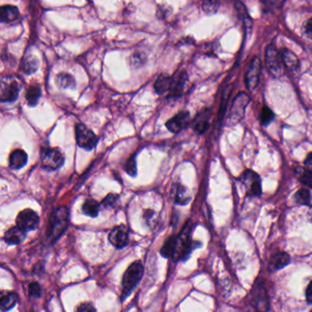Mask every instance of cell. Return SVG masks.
<instances>
[{"mask_svg": "<svg viewBox=\"0 0 312 312\" xmlns=\"http://www.w3.org/2000/svg\"><path fill=\"white\" fill-rule=\"evenodd\" d=\"M69 225V211L66 207L57 208L49 217L46 238L49 243L57 241Z\"/></svg>", "mask_w": 312, "mask_h": 312, "instance_id": "cell-1", "label": "cell"}, {"mask_svg": "<svg viewBox=\"0 0 312 312\" xmlns=\"http://www.w3.org/2000/svg\"><path fill=\"white\" fill-rule=\"evenodd\" d=\"M144 268L140 261H135L126 269L122 280V301L126 300L131 294L132 291L142 280Z\"/></svg>", "mask_w": 312, "mask_h": 312, "instance_id": "cell-2", "label": "cell"}, {"mask_svg": "<svg viewBox=\"0 0 312 312\" xmlns=\"http://www.w3.org/2000/svg\"><path fill=\"white\" fill-rule=\"evenodd\" d=\"M266 58V64L270 71V73L275 77H280L284 72V63L282 60L281 53L276 48L273 44H270L267 49L265 53Z\"/></svg>", "mask_w": 312, "mask_h": 312, "instance_id": "cell-3", "label": "cell"}, {"mask_svg": "<svg viewBox=\"0 0 312 312\" xmlns=\"http://www.w3.org/2000/svg\"><path fill=\"white\" fill-rule=\"evenodd\" d=\"M192 224H186L181 234L177 236L176 250L172 258L175 259H184L191 253L192 242L191 240Z\"/></svg>", "mask_w": 312, "mask_h": 312, "instance_id": "cell-4", "label": "cell"}, {"mask_svg": "<svg viewBox=\"0 0 312 312\" xmlns=\"http://www.w3.org/2000/svg\"><path fill=\"white\" fill-rule=\"evenodd\" d=\"M75 136L78 146L87 151L93 150L98 141L96 135L82 123H79L75 126Z\"/></svg>", "mask_w": 312, "mask_h": 312, "instance_id": "cell-5", "label": "cell"}, {"mask_svg": "<svg viewBox=\"0 0 312 312\" xmlns=\"http://www.w3.org/2000/svg\"><path fill=\"white\" fill-rule=\"evenodd\" d=\"M40 159L42 167L47 170H57L64 162V158L58 148H41Z\"/></svg>", "mask_w": 312, "mask_h": 312, "instance_id": "cell-6", "label": "cell"}, {"mask_svg": "<svg viewBox=\"0 0 312 312\" xmlns=\"http://www.w3.org/2000/svg\"><path fill=\"white\" fill-rule=\"evenodd\" d=\"M250 103V97L247 93L242 92L237 94L233 101L228 120L232 125L239 123L244 118L247 105Z\"/></svg>", "mask_w": 312, "mask_h": 312, "instance_id": "cell-7", "label": "cell"}, {"mask_svg": "<svg viewBox=\"0 0 312 312\" xmlns=\"http://www.w3.org/2000/svg\"><path fill=\"white\" fill-rule=\"evenodd\" d=\"M239 181H241L244 187L246 188V192L248 196L258 197L261 195V179L255 171L251 170H246L239 178Z\"/></svg>", "mask_w": 312, "mask_h": 312, "instance_id": "cell-8", "label": "cell"}, {"mask_svg": "<svg viewBox=\"0 0 312 312\" xmlns=\"http://www.w3.org/2000/svg\"><path fill=\"white\" fill-rule=\"evenodd\" d=\"M19 83L13 77H5L1 81L0 99L1 102H14L19 93Z\"/></svg>", "mask_w": 312, "mask_h": 312, "instance_id": "cell-9", "label": "cell"}, {"mask_svg": "<svg viewBox=\"0 0 312 312\" xmlns=\"http://www.w3.org/2000/svg\"><path fill=\"white\" fill-rule=\"evenodd\" d=\"M16 226L21 228L25 232L35 230L38 228L39 218L37 213L31 209H26L20 212L16 220Z\"/></svg>", "mask_w": 312, "mask_h": 312, "instance_id": "cell-10", "label": "cell"}, {"mask_svg": "<svg viewBox=\"0 0 312 312\" xmlns=\"http://www.w3.org/2000/svg\"><path fill=\"white\" fill-rule=\"evenodd\" d=\"M261 65H262L261 60L258 57H255L248 66L245 80H246L247 88L250 91L255 90L259 83L260 73H261Z\"/></svg>", "mask_w": 312, "mask_h": 312, "instance_id": "cell-11", "label": "cell"}, {"mask_svg": "<svg viewBox=\"0 0 312 312\" xmlns=\"http://www.w3.org/2000/svg\"><path fill=\"white\" fill-rule=\"evenodd\" d=\"M191 122V115L188 111H181L170 120L167 121L166 126L171 133H178L184 129Z\"/></svg>", "mask_w": 312, "mask_h": 312, "instance_id": "cell-12", "label": "cell"}, {"mask_svg": "<svg viewBox=\"0 0 312 312\" xmlns=\"http://www.w3.org/2000/svg\"><path fill=\"white\" fill-rule=\"evenodd\" d=\"M109 242L115 248H123L128 244V230L125 225L116 226L112 229L108 236Z\"/></svg>", "mask_w": 312, "mask_h": 312, "instance_id": "cell-13", "label": "cell"}, {"mask_svg": "<svg viewBox=\"0 0 312 312\" xmlns=\"http://www.w3.org/2000/svg\"><path fill=\"white\" fill-rule=\"evenodd\" d=\"M187 81H188V75H187L186 71H181L176 72L175 74L172 76V85L169 92L170 97L172 98L181 97L184 91Z\"/></svg>", "mask_w": 312, "mask_h": 312, "instance_id": "cell-14", "label": "cell"}, {"mask_svg": "<svg viewBox=\"0 0 312 312\" xmlns=\"http://www.w3.org/2000/svg\"><path fill=\"white\" fill-rule=\"evenodd\" d=\"M212 117V111L206 108L201 111L192 122V128L198 135H202L206 131L210 126V119Z\"/></svg>", "mask_w": 312, "mask_h": 312, "instance_id": "cell-15", "label": "cell"}, {"mask_svg": "<svg viewBox=\"0 0 312 312\" xmlns=\"http://www.w3.org/2000/svg\"><path fill=\"white\" fill-rule=\"evenodd\" d=\"M170 196L176 204H180V205H186L190 203L192 199L190 191L187 189L186 187L183 186L180 183H174L172 185Z\"/></svg>", "mask_w": 312, "mask_h": 312, "instance_id": "cell-16", "label": "cell"}, {"mask_svg": "<svg viewBox=\"0 0 312 312\" xmlns=\"http://www.w3.org/2000/svg\"><path fill=\"white\" fill-rule=\"evenodd\" d=\"M253 305L259 311H268L269 302L267 291L264 288L263 284H257L252 290Z\"/></svg>", "mask_w": 312, "mask_h": 312, "instance_id": "cell-17", "label": "cell"}, {"mask_svg": "<svg viewBox=\"0 0 312 312\" xmlns=\"http://www.w3.org/2000/svg\"><path fill=\"white\" fill-rule=\"evenodd\" d=\"M26 233L27 232L22 230L21 228H19L18 226L12 227L9 230L5 232L4 240L8 245H13V246L19 245L24 241L26 237Z\"/></svg>", "mask_w": 312, "mask_h": 312, "instance_id": "cell-18", "label": "cell"}, {"mask_svg": "<svg viewBox=\"0 0 312 312\" xmlns=\"http://www.w3.org/2000/svg\"><path fill=\"white\" fill-rule=\"evenodd\" d=\"M290 262H291V258L287 253L275 254L274 256L269 260V270L270 271H278L280 269H284L290 264Z\"/></svg>", "mask_w": 312, "mask_h": 312, "instance_id": "cell-19", "label": "cell"}, {"mask_svg": "<svg viewBox=\"0 0 312 312\" xmlns=\"http://www.w3.org/2000/svg\"><path fill=\"white\" fill-rule=\"evenodd\" d=\"M280 53L284 66L288 70L291 71H297V70H299L300 60L293 51H291V49H283L280 51Z\"/></svg>", "mask_w": 312, "mask_h": 312, "instance_id": "cell-20", "label": "cell"}, {"mask_svg": "<svg viewBox=\"0 0 312 312\" xmlns=\"http://www.w3.org/2000/svg\"><path fill=\"white\" fill-rule=\"evenodd\" d=\"M27 155L21 149L14 150L9 156V166L13 170H19L27 164Z\"/></svg>", "mask_w": 312, "mask_h": 312, "instance_id": "cell-21", "label": "cell"}, {"mask_svg": "<svg viewBox=\"0 0 312 312\" xmlns=\"http://www.w3.org/2000/svg\"><path fill=\"white\" fill-rule=\"evenodd\" d=\"M19 16L18 8L12 5H3L0 10V21L2 23H10L15 21Z\"/></svg>", "mask_w": 312, "mask_h": 312, "instance_id": "cell-22", "label": "cell"}, {"mask_svg": "<svg viewBox=\"0 0 312 312\" xmlns=\"http://www.w3.org/2000/svg\"><path fill=\"white\" fill-rule=\"evenodd\" d=\"M172 85V77L160 75L154 83V89L158 94H164L170 92Z\"/></svg>", "mask_w": 312, "mask_h": 312, "instance_id": "cell-23", "label": "cell"}, {"mask_svg": "<svg viewBox=\"0 0 312 312\" xmlns=\"http://www.w3.org/2000/svg\"><path fill=\"white\" fill-rule=\"evenodd\" d=\"M38 67V60L32 55H27L21 61L20 71L26 74H31L37 71Z\"/></svg>", "mask_w": 312, "mask_h": 312, "instance_id": "cell-24", "label": "cell"}, {"mask_svg": "<svg viewBox=\"0 0 312 312\" xmlns=\"http://www.w3.org/2000/svg\"><path fill=\"white\" fill-rule=\"evenodd\" d=\"M55 82L58 87L62 88V89H68V88L73 89L76 85L74 78L69 73L58 74L55 78Z\"/></svg>", "mask_w": 312, "mask_h": 312, "instance_id": "cell-25", "label": "cell"}, {"mask_svg": "<svg viewBox=\"0 0 312 312\" xmlns=\"http://www.w3.org/2000/svg\"><path fill=\"white\" fill-rule=\"evenodd\" d=\"M177 245V236H171L166 240L163 247L160 249V255L165 258L173 257L176 250Z\"/></svg>", "mask_w": 312, "mask_h": 312, "instance_id": "cell-26", "label": "cell"}, {"mask_svg": "<svg viewBox=\"0 0 312 312\" xmlns=\"http://www.w3.org/2000/svg\"><path fill=\"white\" fill-rule=\"evenodd\" d=\"M16 302H17V295L16 293L9 292V293L3 294L1 296V301H0L1 311L2 312L9 311L12 308L15 307Z\"/></svg>", "mask_w": 312, "mask_h": 312, "instance_id": "cell-27", "label": "cell"}, {"mask_svg": "<svg viewBox=\"0 0 312 312\" xmlns=\"http://www.w3.org/2000/svg\"><path fill=\"white\" fill-rule=\"evenodd\" d=\"M100 210V204L94 200H86L82 204V211L83 214L92 218L97 217Z\"/></svg>", "mask_w": 312, "mask_h": 312, "instance_id": "cell-28", "label": "cell"}, {"mask_svg": "<svg viewBox=\"0 0 312 312\" xmlns=\"http://www.w3.org/2000/svg\"><path fill=\"white\" fill-rule=\"evenodd\" d=\"M236 8L242 21L244 22V25L246 26L247 28H251L253 27V19L249 15L246 5H244L240 1H237L236 3Z\"/></svg>", "mask_w": 312, "mask_h": 312, "instance_id": "cell-29", "label": "cell"}, {"mask_svg": "<svg viewBox=\"0 0 312 312\" xmlns=\"http://www.w3.org/2000/svg\"><path fill=\"white\" fill-rule=\"evenodd\" d=\"M41 96V90L37 85H33L27 89L26 93V99H27V104L30 106H35L38 104V100Z\"/></svg>", "mask_w": 312, "mask_h": 312, "instance_id": "cell-30", "label": "cell"}, {"mask_svg": "<svg viewBox=\"0 0 312 312\" xmlns=\"http://www.w3.org/2000/svg\"><path fill=\"white\" fill-rule=\"evenodd\" d=\"M296 175L305 186L312 189V171L305 168H297Z\"/></svg>", "mask_w": 312, "mask_h": 312, "instance_id": "cell-31", "label": "cell"}, {"mask_svg": "<svg viewBox=\"0 0 312 312\" xmlns=\"http://www.w3.org/2000/svg\"><path fill=\"white\" fill-rule=\"evenodd\" d=\"M294 200L298 204L302 205H310L312 201L311 192L307 189H301L295 193Z\"/></svg>", "mask_w": 312, "mask_h": 312, "instance_id": "cell-32", "label": "cell"}, {"mask_svg": "<svg viewBox=\"0 0 312 312\" xmlns=\"http://www.w3.org/2000/svg\"><path fill=\"white\" fill-rule=\"evenodd\" d=\"M146 60H147V57L141 51L134 52L133 54L130 55V57L128 59L130 66L133 68H136V69L142 67L146 63Z\"/></svg>", "mask_w": 312, "mask_h": 312, "instance_id": "cell-33", "label": "cell"}, {"mask_svg": "<svg viewBox=\"0 0 312 312\" xmlns=\"http://www.w3.org/2000/svg\"><path fill=\"white\" fill-rule=\"evenodd\" d=\"M275 114L273 111L268 106H264L260 114V122L263 126H269V124L274 120Z\"/></svg>", "mask_w": 312, "mask_h": 312, "instance_id": "cell-34", "label": "cell"}, {"mask_svg": "<svg viewBox=\"0 0 312 312\" xmlns=\"http://www.w3.org/2000/svg\"><path fill=\"white\" fill-rule=\"evenodd\" d=\"M220 6V0H203V8L209 15L216 13Z\"/></svg>", "mask_w": 312, "mask_h": 312, "instance_id": "cell-35", "label": "cell"}, {"mask_svg": "<svg viewBox=\"0 0 312 312\" xmlns=\"http://www.w3.org/2000/svg\"><path fill=\"white\" fill-rule=\"evenodd\" d=\"M125 170L127 172L128 175H137V163H136L135 156H132L130 157V159L126 161Z\"/></svg>", "mask_w": 312, "mask_h": 312, "instance_id": "cell-36", "label": "cell"}, {"mask_svg": "<svg viewBox=\"0 0 312 312\" xmlns=\"http://www.w3.org/2000/svg\"><path fill=\"white\" fill-rule=\"evenodd\" d=\"M302 34L309 38L312 39V17L303 23L302 25Z\"/></svg>", "mask_w": 312, "mask_h": 312, "instance_id": "cell-37", "label": "cell"}, {"mask_svg": "<svg viewBox=\"0 0 312 312\" xmlns=\"http://www.w3.org/2000/svg\"><path fill=\"white\" fill-rule=\"evenodd\" d=\"M41 294V288L37 282H31L28 285V295L29 297L38 298Z\"/></svg>", "mask_w": 312, "mask_h": 312, "instance_id": "cell-38", "label": "cell"}, {"mask_svg": "<svg viewBox=\"0 0 312 312\" xmlns=\"http://www.w3.org/2000/svg\"><path fill=\"white\" fill-rule=\"evenodd\" d=\"M117 200H118V194L111 193L104 198V201L102 202V204L105 207H110V206H113Z\"/></svg>", "mask_w": 312, "mask_h": 312, "instance_id": "cell-39", "label": "cell"}, {"mask_svg": "<svg viewBox=\"0 0 312 312\" xmlns=\"http://www.w3.org/2000/svg\"><path fill=\"white\" fill-rule=\"evenodd\" d=\"M77 311H78V312H94L95 309H94L91 304L83 303V304L79 306V308L77 309Z\"/></svg>", "mask_w": 312, "mask_h": 312, "instance_id": "cell-40", "label": "cell"}, {"mask_svg": "<svg viewBox=\"0 0 312 312\" xmlns=\"http://www.w3.org/2000/svg\"><path fill=\"white\" fill-rule=\"evenodd\" d=\"M306 300L309 304H312V281L309 284L306 290Z\"/></svg>", "mask_w": 312, "mask_h": 312, "instance_id": "cell-41", "label": "cell"}, {"mask_svg": "<svg viewBox=\"0 0 312 312\" xmlns=\"http://www.w3.org/2000/svg\"><path fill=\"white\" fill-rule=\"evenodd\" d=\"M305 167L312 171V153L310 154L307 157V159H305V162H304Z\"/></svg>", "mask_w": 312, "mask_h": 312, "instance_id": "cell-42", "label": "cell"}]
</instances>
